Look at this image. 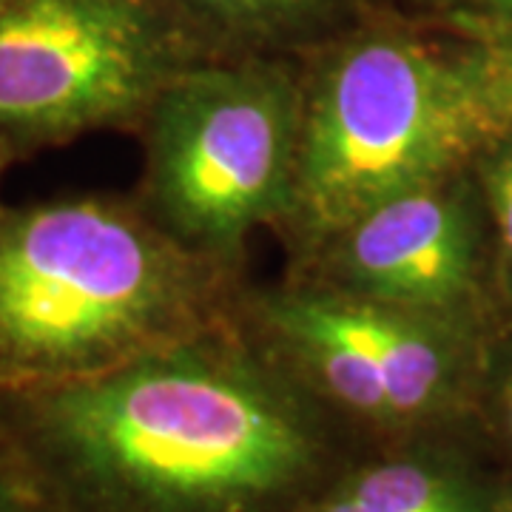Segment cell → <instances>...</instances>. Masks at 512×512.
Segmentation results:
<instances>
[{
	"mask_svg": "<svg viewBox=\"0 0 512 512\" xmlns=\"http://www.w3.org/2000/svg\"><path fill=\"white\" fill-rule=\"evenodd\" d=\"M40 421L83 478L165 504L265 495L305 464L299 427L268 393L188 356L63 382Z\"/></svg>",
	"mask_w": 512,
	"mask_h": 512,
	"instance_id": "1",
	"label": "cell"
},
{
	"mask_svg": "<svg viewBox=\"0 0 512 512\" xmlns=\"http://www.w3.org/2000/svg\"><path fill=\"white\" fill-rule=\"evenodd\" d=\"M191 274L137 214L63 197L0 214V382L103 373L174 328Z\"/></svg>",
	"mask_w": 512,
	"mask_h": 512,
	"instance_id": "2",
	"label": "cell"
},
{
	"mask_svg": "<svg viewBox=\"0 0 512 512\" xmlns=\"http://www.w3.org/2000/svg\"><path fill=\"white\" fill-rule=\"evenodd\" d=\"M504 120L473 52L362 37L330 60L302 111L288 205L316 234H339L373 205L447 177Z\"/></svg>",
	"mask_w": 512,
	"mask_h": 512,
	"instance_id": "3",
	"label": "cell"
},
{
	"mask_svg": "<svg viewBox=\"0 0 512 512\" xmlns=\"http://www.w3.org/2000/svg\"><path fill=\"white\" fill-rule=\"evenodd\" d=\"M302 111L282 74L202 69L157 94L154 194L168 222L202 248H234L288 205Z\"/></svg>",
	"mask_w": 512,
	"mask_h": 512,
	"instance_id": "4",
	"label": "cell"
},
{
	"mask_svg": "<svg viewBox=\"0 0 512 512\" xmlns=\"http://www.w3.org/2000/svg\"><path fill=\"white\" fill-rule=\"evenodd\" d=\"M146 0H0V148L126 120L168 83Z\"/></svg>",
	"mask_w": 512,
	"mask_h": 512,
	"instance_id": "5",
	"label": "cell"
},
{
	"mask_svg": "<svg viewBox=\"0 0 512 512\" xmlns=\"http://www.w3.org/2000/svg\"><path fill=\"white\" fill-rule=\"evenodd\" d=\"M339 239L342 274L367 302L433 319L461 308L476 285V220L447 177L373 205Z\"/></svg>",
	"mask_w": 512,
	"mask_h": 512,
	"instance_id": "6",
	"label": "cell"
},
{
	"mask_svg": "<svg viewBox=\"0 0 512 512\" xmlns=\"http://www.w3.org/2000/svg\"><path fill=\"white\" fill-rule=\"evenodd\" d=\"M319 313L367 356L382 376L393 416H416L439 402L450 379V350L430 316L367 299L313 296Z\"/></svg>",
	"mask_w": 512,
	"mask_h": 512,
	"instance_id": "7",
	"label": "cell"
},
{
	"mask_svg": "<svg viewBox=\"0 0 512 512\" xmlns=\"http://www.w3.org/2000/svg\"><path fill=\"white\" fill-rule=\"evenodd\" d=\"M319 512H467L458 490L439 473L399 461L353 478Z\"/></svg>",
	"mask_w": 512,
	"mask_h": 512,
	"instance_id": "8",
	"label": "cell"
},
{
	"mask_svg": "<svg viewBox=\"0 0 512 512\" xmlns=\"http://www.w3.org/2000/svg\"><path fill=\"white\" fill-rule=\"evenodd\" d=\"M450 23L470 37L473 55L493 86L498 106L512 120V18L450 15Z\"/></svg>",
	"mask_w": 512,
	"mask_h": 512,
	"instance_id": "9",
	"label": "cell"
},
{
	"mask_svg": "<svg viewBox=\"0 0 512 512\" xmlns=\"http://www.w3.org/2000/svg\"><path fill=\"white\" fill-rule=\"evenodd\" d=\"M481 188L493 217L501 254L512 274V134L493 137V146L481 154Z\"/></svg>",
	"mask_w": 512,
	"mask_h": 512,
	"instance_id": "10",
	"label": "cell"
},
{
	"mask_svg": "<svg viewBox=\"0 0 512 512\" xmlns=\"http://www.w3.org/2000/svg\"><path fill=\"white\" fill-rule=\"evenodd\" d=\"M211 18L237 26H279L316 12L325 0H185Z\"/></svg>",
	"mask_w": 512,
	"mask_h": 512,
	"instance_id": "11",
	"label": "cell"
},
{
	"mask_svg": "<svg viewBox=\"0 0 512 512\" xmlns=\"http://www.w3.org/2000/svg\"><path fill=\"white\" fill-rule=\"evenodd\" d=\"M450 15L470 18H512V0H436Z\"/></svg>",
	"mask_w": 512,
	"mask_h": 512,
	"instance_id": "12",
	"label": "cell"
},
{
	"mask_svg": "<svg viewBox=\"0 0 512 512\" xmlns=\"http://www.w3.org/2000/svg\"><path fill=\"white\" fill-rule=\"evenodd\" d=\"M0 512H32V501L18 481L0 476Z\"/></svg>",
	"mask_w": 512,
	"mask_h": 512,
	"instance_id": "13",
	"label": "cell"
},
{
	"mask_svg": "<svg viewBox=\"0 0 512 512\" xmlns=\"http://www.w3.org/2000/svg\"><path fill=\"white\" fill-rule=\"evenodd\" d=\"M507 416H510V427H512V384H510V393H507Z\"/></svg>",
	"mask_w": 512,
	"mask_h": 512,
	"instance_id": "14",
	"label": "cell"
},
{
	"mask_svg": "<svg viewBox=\"0 0 512 512\" xmlns=\"http://www.w3.org/2000/svg\"><path fill=\"white\" fill-rule=\"evenodd\" d=\"M507 512H512V510H507Z\"/></svg>",
	"mask_w": 512,
	"mask_h": 512,
	"instance_id": "15",
	"label": "cell"
}]
</instances>
